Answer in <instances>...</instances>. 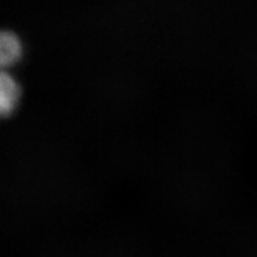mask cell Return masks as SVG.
Wrapping results in <instances>:
<instances>
[{
  "label": "cell",
  "instance_id": "cell-1",
  "mask_svg": "<svg viewBox=\"0 0 257 257\" xmlns=\"http://www.w3.org/2000/svg\"><path fill=\"white\" fill-rule=\"evenodd\" d=\"M24 45L19 36L13 31L0 30V118L16 112L21 101V85L10 71L19 64Z\"/></svg>",
  "mask_w": 257,
  "mask_h": 257
}]
</instances>
